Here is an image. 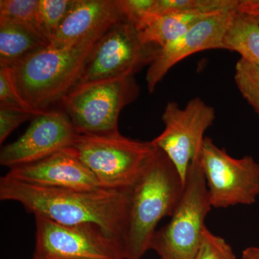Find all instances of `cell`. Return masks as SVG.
<instances>
[{
  "mask_svg": "<svg viewBox=\"0 0 259 259\" xmlns=\"http://www.w3.org/2000/svg\"><path fill=\"white\" fill-rule=\"evenodd\" d=\"M131 188L62 190L27 185L4 176L0 179V199L18 202L27 212L59 224L99 227L124 249Z\"/></svg>",
  "mask_w": 259,
  "mask_h": 259,
  "instance_id": "cell-1",
  "label": "cell"
},
{
  "mask_svg": "<svg viewBox=\"0 0 259 259\" xmlns=\"http://www.w3.org/2000/svg\"><path fill=\"white\" fill-rule=\"evenodd\" d=\"M185 184L165 153L156 152L131 188L124 253L125 259H142L158 223L171 217L180 202Z\"/></svg>",
  "mask_w": 259,
  "mask_h": 259,
  "instance_id": "cell-2",
  "label": "cell"
},
{
  "mask_svg": "<svg viewBox=\"0 0 259 259\" xmlns=\"http://www.w3.org/2000/svg\"><path fill=\"white\" fill-rule=\"evenodd\" d=\"M105 32L69 47L56 49L48 46L10 68L23 101L37 112L47 111L61 102L76 86L94 48Z\"/></svg>",
  "mask_w": 259,
  "mask_h": 259,
  "instance_id": "cell-3",
  "label": "cell"
},
{
  "mask_svg": "<svg viewBox=\"0 0 259 259\" xmlns=\"http://www.w3.org/2000/svg\"><path fill=\"white\" fill-rule=\"evenodd\" d=\"M71 151L96 177L100 187L131 188L156 151L151 141L129 139L120 134L76 136Z\"/></svg>",
  "mask_w": 259,
  "mask_h": 259,
  "instance_id": "cell-4",
  "label": "cell"
},
{
  "mask_svg": "<svg viewBox=\"0 0 259 259\" xmlns=\"http://www.w3.org/2000/svg\"><path fill=\"white\" fill-rule=\"evenodd\" d=\"M139 92L134 76L99 80L73 89L61 105L78 134L110 136L120 134V112Z\"/></svg>",
  "mask_w": 259,
  "mask_h": 259,
  "instance_id": "cell-5",
  "label": "cell"
},
{
  "mask_svg": "<svg viewBox=\"0 0 259 259\" xmlns=\"http://www.w3.org/2000/svg\"><path fill=\"white\" fill-rule=\"evenodd\" d=\"M212 207L197 156L191 163L182 198L169 223L155 233L151 250L161 259H193Z\"/></svg>",
  "mask_w": 259,
  "mask_h": 259,
  "instance_id": "cell-6",
  "label": "cell"
},
{
  "mask_svg": "<svg viewBox=\"0 0 259 259\" xmlns=\"http://www.w3.org/2000/svg\"><path fill=\"white\" fill-rule=\"evenodd\" d=\"M159 50L158 46L144 42L134 25L122 20L99 39L75 88L99 80L134 76L152 64Z\"/></svg>",
  "mask_w": 259,
  "mask_h": 259,
  "instance_id": "cell-7",
  "label": "cell"
},
{
  "mask_svg": "<svg viewBox=\"0 0 259 259\" xmlns=\"http://www.w3.org/2000/svg\"><path fill=\"white\" fill-rule=\"evenodd\" d=\"M211 205L214 208L250 205L259 196V164L249 156L232 157L205 137L198 156Z\"/></svg>",
  "mask_w": 259,
  "mask_h": 259,
  "instance_id": "cell-8",
  "label": "cell"
},
{
  "mask_svg": "<svg viewBox=\"0 0 259 259\" xmlns=\"http://www.w3.org/2000/svg\"><path fill=\"white\" fill-rule=\"evenodd\" d=\"M214 120V108L199 97L192 99L183 108L175 102L165 107L164 129L151 142L169 158L185 184L191 163L200 152L204 134Z\"/></svg>",
  "mask_w": 259,
  "mask_h": 259,
  "instance_id": "cell-9",
  "label": "cell"
},
{
  "mask_svg": "<svg viewBox=\"0 0 259 259\" xmlns=\"http://www.w3.org/2000/svg\"><path fill=\"white\" fill-rule=\"evenodd\" d=\"M32 259H125L123 246L94 225L66 226L35 216Z\"/></svg>",
  "mask_w": 259,
  "mask_h": 259,
  "instance_id": "cell-10",
  "label": "cell"
},
{
  "mask_svg": "<svg viewBox=\"0 0 259 259\" xmlns=\"http://www.w3.org/2000/svg\"><path fill=\"white\" fill-rule=\"evenodd\" d=\"M77 136L64 110L42 112L18 140L2 148L0 164L11 168L40 161L71 147Z\"/></svg>",
  "mask_w": 259,
  "mask_h": 259,
  "instance_id": "cell-11",
  "label": "cell"
},
{
  "mask_svg": "<svg viewBox=\"0 0 259 259\" xmlns=\"http://www.w3.org/2000/svg\"><path fill=\"white\" fill-rule=\"evenodd\" d=\"M238 9L204 19L182 36L160 48L156 59L148 66L146 76L148 91L153 93L168 71L185 58L202 51L223 50V38Z\"/></svg>",
  "mask_w": 259,
  "mask_h": 259,
  "instance_id": "cell-12",
  "label": "cell"
},
{
  "mask_svg": "<svg viewBox=\"0 0 259 259\" xmlns=\"http://www.w3.org/2000/svg\"><path fill=\"white\" fill-rule=\"evenodd\" d=\"M5 176L47 188L92 190L101 187L95 175L70 148L40 161L10 168Z\"/></svg>",
  "mask_w": 259,
  "mask_h": 259,
  "instance_id": "cell-13",
  "label": "cell"
},
{
  "mask_svg": "<svg viewBox=\"0 0 259 259\" xmlns=\"http://www.w3.org/2000/svg\"><path fill=\"white\" fill-rule=\"evenodd\" d=\"M124 20L120 0H72L49 47L64 48Z\"/></svg>",
  "mask_w": 259,
  "mask_h": 259,
  "instance_id": "cell-14",
  "label": "cell"
},
{
  "mask_svg": "<svg viewBox=\"0 0 259 259\" xmlns=\"http://www.w3.org/2000/svg\"><path fill=\"white\" fill-rule=\"evenodd\" d=\"M217 13H219L191 10L150 15L137 30L144 42L161 48L182 36L204 19Z\"/></svg>",
  "mask_w": 259,
  "mask_h": 259,
  "instance_id": "cell-15",
  "label": "cell"
},
{
  "mask_svg": "<svg viewBox=\"0 0 259 259\" xmlns=\"http://www.w3.org/2000/svg\"><path fill=\"white\" fill-rule=\"evenodd\" d=\"M49 46L33 29L0 17V67L11 68L32 53Z\"/></svg>",
  "mask_w": 259,
  "mask_h": 259,
  "instance_id": "cell-16",
  "label": "cell"
},
{
  "mask_svg": "<svg viewBox=\"0 0 259 259\" xmlns=\"http://www.w3.org/2000/svg\"><path fill=\"white\" fill-rule=\"evenodd\" d=\"M223 44V50L236 51L241 59L259 66V24L239 8L227 29Z\"/></svg>",
  "mask_w": 259,
  "mask_h": 259,
  "instance_id": "cell-17",
  "label": "cell"
},
{
  "mask_svg": "<svg viewBox=\"0 0 259 259\" xmlns=\"http://www.w3.org/2000/svg\"><path fill=\"white\" fill-rule=\"evenodd\" d=\"M72 0H39L37 23L42 37L50 44L51 40L71 5Z\"/></svg>",
  "mask_w": 259,
  "mask_h": 259,
  "instance_id": "cell-18",
  "label": "cell"
},
{
  "mask_svg": "<svg viewBox=\"0 0 259 259\" xmlns=\"http://www.w3.org/2000/svg\"><path fill=\"white\" fill-rule=\"evenodd\" d=\"M234 80L242 96L259 115V66L241 58L236 64Z\"/></svg>",
  "mask_w": 259,
  "mask_h": 259,
  "instance_id": "cell-19",
  "label": "cell"
},
{
  "mask_svg": "<svg viewBox=\"0 0 259 259\" xmlns=\"http://www.w3.org/2000/svg\"><path fill=\"white\" fill-rule=\"evenodd\" d=\"M38 2L39 0H1L0 17L27 25L41 35L37 23Z\"/></svg>",
  "mask_w": 259,
  "mask_h": 259,
  "instance_id": "cell-20",
  "label": "cell"
},
{
  "mask_svg": "<svg viewBox=\"0 0 259 259\" xmlns=\"http://www.w3.org/2000/svg\"><path fill=\"white\" fill-rule=\"evenodd\" d=\"M193 259H236V256L231 245L225 239L206 228Z\"/></svg>",
  "mask_w": 259,
  "mask_h": 259,
  "instance_id": "cell-21",
  "label": "cell"
},
{
  "mask_svg": "<svg viewBox=\"0 0 259 259\" xmlns=\"http://www.w3.org/2000/svg\"><path fill=\"white\" fill-rule=\"evenodd\" d=\"M0 107L25 110L36 115L41 113L32 110L19 95L10 68L0 67Z\"/></svg>",
  "mask_w": 259,
  "mask_h": 259,
  "instance_id": "cell-22",
  "label": "cell"
},
{
  "mask_svg": "<svg viewBox=\"0 0 259 259\" xmlns=\"http://www.w3.org/2000/svg\"><path fill=\"white\" fill-rule=\"evenodd\" d=\"M35 115L36 114L25 110L0 107V144H3L17 127Z\"/></svg>",
  "mask_w": 259,
  "mask_h": 259,
  "instance_id": "cell-23",
  "label": "cell"
},
{
  "mask_svg": "<svg viewBox=\"0 0 259 259\" xmlns=\"http://www.w3.org/2000/svg\"><path fill=\"white\" fill-rule=\"evenodd\" d=\"M154 2L155 0H120L124 20L137 29L151 15Z\"/></svg>",
  "mask_w": 259,
  "mask_h": 259,
  "instance_id": "cell-24",
  "label": "cell"
},
{
  "mask_svg": "<svg viewBox=\"0 0 259 259\" xmlns=\"http://www.w3.org/2000/svg\"><path fill=\"white\" fill-rule=\"evenodd\" d=\"M239 9L249 15L259 24V0H241Z\"/></svg>",
  "mask_w": 259,
  "mask_h": 259,
  "instance_id": "cell-25",
  "label": "cell"
},
{
  "mask_svg": "<svg viewBox=\"0 0 259 259\" xmlns=\"http://www.w3.org/2000/svg\"><path fill=\"white\" fill-rule=\"evenodd\" d=\"M242 259H259V248L249 247L245 248L243 251Z\"/></svg>",
  "mask_w": 259,
  "mask_h": 259,
  "instance_id": "cell-26",
  "label": "cell"
}]
</instances>
